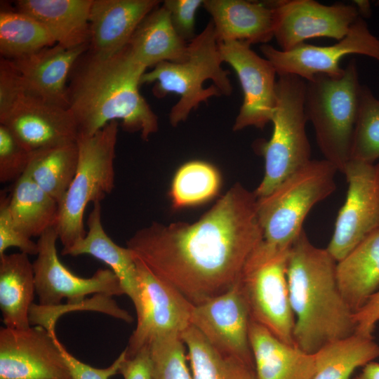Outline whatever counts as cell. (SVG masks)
Masks as SVG:
<instances>
[{
    "label": "cell",
    "instance_id": "18",
    "mask_svg": "<svg viewBox=\"0 0 379 379\" xmlns=\"http://www.w3.org/2000/svg\"><path fill=\"white\" fill-rule=\"evenodd\" d=\"M0 123L30 152L77 141L78 138L74 118L67 107L26 93Z\"/></svg>",
    "mask_w": 379,
    "mask_h": 379
},
{
    "label": "cell",
    "instance_id": "9",
    "mask_svg": "<svg viewBox=\"0 0 379 379\" xmlns=\"http://www.w3.org/2000/svg\"><path fill=\"white\" fill-rule=\"evenodd\" d=\"M290 247L274 246L263 239L248 258L239 283L251 320L281 340L295 345V319L287 281Z\"/></svg>",
    "mask_w": 379,
    "mask_h": 379
},
{
    "label": "cell",
    "instance_id": "19",
    "mask_svg": "<svg viewBox=\"0 0 379 379\" xmlns=\"http://www.w3.org/2000/svg\"><path fill=\"white\" fill-rule=\"evenodd\" d=\"M90 44L65 48L58 44L9 60L19 73L26 93L67 107V82L78 60Z\"/></svg>",
    "mask_w": 379,
    "mask_h": 379
},
{
    "label": "cell",
    "instance_id": "39",
    "mask_svg": "<svg viewBox=\"0 0 379 379\" xmlns=\"http://www.w3.org/2000/svg\"><path fill=\"white\" fill-rule=\"evenodd\" d=\"M20 76L11 62L0 60V119L11 109L19 98L25 93Z\"/></svg>",
    "mask_w": 379,
    "mask_h": 379
},
{
    "label": "cell",
    "instance_id": "1",
    "mask_svg": "<svg viewBox=\"0 0 379 379\" xmlns=\"http://www.w3.org/2000/svg\"><path fill=\"white\" fill-rule=\"evenodd\" d=\"M256 201L253 192L236 183L197 222H154L126 247L154 276L199 304L237 284L263 241Z\"/></svg>",
    "mask_w": 379,
    "mask_h": 379
},
{
    "label": "cell",
    "instance_id": "33",
    "mask_svg": "<svg viewBox=\"0 0 379 379\" xmlns=\"http://www.w3.org/2000/svg\"><path fill=\"white\" fill-rule=\"evenodd\" d=\"M220 186V175L211 164L191 161L182 165L175 173L169 192L175 209L204 203L213 198Z\"/></svg>",
    "mask_w": 379,
    "mask_h": 379
},
{
    "label": "cell",
    "instance_id": "30",
    "mask_svg": "<svg viewBox=\"0 0 379 379\" xmlns=\"http://www.w3.org/2000/svg\"><path fill=\"white\" fill-rule=\"evenodd\" d=\"M79 162L77 141L32 152L26 173L58 204L76 174Z\"/></svg>",
    "mask_w": 379,
    "mask_h": 379
},
{
    "label": "cell",
    "instance_id": "11",
    "mask_svg": "<svg viewBox=\"0 0 379 379\" xmlns=\"http://www.w3.org/2000/svg\"><path fill=\"white\" fill-rule=\"evenodd\" d=\"M260 49L279 76L295 75L306 81L317 74L341 77L345 69L340 66V62L347 55H363L379 62V39L371 32L360 15L346 36L333 45L319 46L303 43L284 51L265 44Z\"/></svg>",
    "mask_w": 379,
    "mask_h": 379
},
{
    "label": "cell",
    "instance_id": "14",
    "mask_svg": "<svg viewBox=\"0 0 379 379\" xmlns=\"http://www.w3.org/2000/svg\"><path fill=\"white\" fill-rule=\"evenodd\" d=\"M55 331L0 328V379H73Z\"/></svg>",
    "mask_w": 379,
    "mask_h": 379
},
{
    "label": "cell",
    "instance_id": "28",
    "mask_svg": "<svg viewBox=\"0 0 379 379\" xmlns=\"http://www.w3.org/2000/svg\"><path fill=\"white\" fill-rule=\"evenodd\" d=\"M8 206L15 224L29 238L56 226L59 204L26 173L15 182Z\"/></svg>",
    "mask_w": 379,
    "mask_h": 379
},
{
    "label": "cell",
    "instance_id": "38",
    "mask_svg": "<svg viewBox=\"0 0 379 379\" xmlns=\"http://www.w3.org/2000/svg\"><path fill=\"white\" fill-rule=\"evenodd\" d=\"M202 0H165L163 6L169 13L171 21L177 34L186 42L195 35L197 11L203 6Z\"/></svg>",
    "mask_w": 379,
    "mask_h": 379
},
{
    "label": "cell",
    "instance_id": "2",
    "mask_svg": "<svg viewBox=\"0 0 379 379\" xmlns=\"http://www.w3.org/2000/svg\"><path fill=\"white\" fill-rule=\"evenodd\" d=\"M73 72L67 86L68 109L78 136H89L113 121L140 132L143 140L158 131V118L139 91L147 68L133 56L128 45L109 57L91 51Z\"/></svg>",
    "mask_w": 379,
    "mask_h": 379
},
{
    "label": "cell",
    "instance_id": "12",
    "mask_svg": "<svg viewBox=\"0 0 379 379\" xmlns=\"http://www.w3.org/2000/svg\"><path fill=\"white\" fill-rule=\"evenodd\" d=\"M343 173L348 188L326 248L338 262L379 229V162L351 159Z\"/></svg>",
    "mask_w": 379,
    "mask_h": 379
},
{
    "label": "cell",
    "instance_id": "13",
    "mask_svg": "<svg viewBox=\"0 0 379 379\" xmlns=\"http://www.w3.org/2000/svg\"><path fill=\"white\" fill-rule=\"evenodd\" d=\"M135 260L141 300L136 311V327L124 349L127 358L149 346L157 338L168 334L181 335L191 326L193 308V304L176 288Z\"/></svg>",
    "mask_w": 379,
    "mask_h": 379
},
{
    "label": "cell",
    "instance_id": "40",
    "mask_svg": "<svg viewBox=\"0 0 379 379\" xmlns=\"http://www.w3.org/2000/svg\"><path fill=\"white\" fill-rule=\"evenodd\" d=\"M58 343L73 379H109L119 373L121 364L126 357L124 350L109 366L97 368L74 357L59 340Z\"/></svg>",
    "mask_w": 379,
    "mask_h": 379
},
{
    "label": "cell",
    "instance_id": "24",
    "mask_svg": "<svg viewBox=\"0 0 379 379\" xmlns=\"http://www.w3.org/2000/svg\"><path fill=\"white\" fill-rule=\"evenodd\" d=\"M93 0H18V11L43 25L56 44L73 48L90 44L89 14Z\"/></svg>",
    "mask_w": 379,
    "mask_h": 379
},
{
    "label": "cell",
    "instance_id": "43",
    "mask_svg": "<svg viewBox=\"0 0 379 379\" xmlns=\"http://www.w3.org/2000/svg\"><path fill=\"white\" fill-rule=\"evenodd\" d=\"M354 379H379V363L371 361L367 364Z\"/></svg>",
    "mask_w": 379,
    "mask_h": 379
},
{
    "label": "cell",
    "instance_id": "23",
    "mask_svg": "<svg viewBox=\"0 0 379 379\" xmlns=\"http://www.w3.org/2000/svg\"><path fill=\"white\" fill-rule=\"evenodd\" d=\"M87 225L88 231L84 237L69 249L62 251V255L78 256L87 254L109 266L118 277L124 293L131 300L136 312L141 300L136 262L130 249L114 243L104 230L100 202L93 203Z\"/></svg>",
    "mask_w": 379,
    "mask_h": 379
},
{
    "label": "cell",
    "instance_id": "16",
    "mask_svg": "<svg viewBox=\"0 0 379 379\" xmlns=\"http://www.w3.org/2000/svg\"><path fill=\"white\" fill-rule=\"evenodd\" d=\"M272 7L274 37L284 51L312 38L340 41L359 16L355 6L343 3L326 6L313 0H291Z\"/></svg>",
    "mask_w": 379,
    "mask_h": 379
},
{
    "label": "cell",
    "instance_id": "5",
    "mask_svg": "<svg viewBox=\"0 0 379 379\" xmlns=\"http://www.w3.org/2000/svg\"><path fill=\"white\" fill-rule=\"evenodd\" d=\"M341 77L317 74L306 81L305 110L324 159L343 173L351 160L361 84L355 60Z\"/></svg>",
    "mask_w": 379,
    "mask_h": 379
},
{
    "label": "cell",
    "instance_id": "31",
    "mask_svg": "<svg viewBox=\"0 0 379 379\" xmlns=\"http://www.w3.org/2000/svg\"><path fill=\"white\" fill-rule=\"evenodd\" d=\"M192 379H257L255 368L220 353L192 325L182 334Z\"/></svg>",
    "mask_w": 379,
    "mask_h": 379
},
{
    "label": "cell",
    "instance_id": "6",
    "mask_svg": "<svg viewBox=\"0 0 379 379\" xmlns=\"http://www.w3.org/2000/svg\"><path fill=\"white\" fill-rule=\"evenodd\" d=\"M119 121H113L89 136L79 135L76 174L59 203L56 230L65 251L86 232L84 214L90 202H101L114 187V158Z\"/></svg>",
    "mask_w": 379,
    "mask_h": 379
},
{
    "label": "cell",
    "instance_id": "22",
    "mask_svg": "<svg viewBox=\"0 0 379 379\" xmlns=\"http://www.w3.org/2000/svg\"><path fill=\"white\" fill-rule=\"evenodd\" d=\"M218 42L243 41L265 44L274 37L273 8L244 0H204Z\"/></svg>",
    "mask_w": 379,
    "mask_h": 379
},
{
    "label": "cell",
    "instance_id": "26",
    "mask_svg": "<svg viewBox=\"0 0 379 379\" xmlns=\"http://www.w3.org/2000/svg\"><path fill=\"white\" fill-rule=\"evenodd\" d=\"M36 293L33 263L22 252L0 256V308L6 327L27 329Z\"/></svg>",
    "mask_w": 379,
    "mask_h": 379
},
{
    "label": "cell",
    "instance_id": "7",
    "mask_svg": "<svg viewBox=\"0 0 379 379\" xmlns=\"http://www.w3.org/2000/svg\"><path fill=\"white\" fill-rule=\"evenodd\" d=\"M337 171L326 159L311 160L267 195L257 197L264 241L277 247L291 246L310 210L336 190Z\"/></svg>",
    "mask_w": 379,
    "mask_h": 379
},
{
    "label": "cell",
    "instance_id": "4",
    "mask_svg": "<svg viewBox=\"0 0 379 379\" xmlns=\"http://www.w3.org/2000/svg\"><path fill=\"white\" fill-rule=\"evenodd\" d=\"M222 62L214 25L210 20L188 44L184 60L157 64L142 75L140 84L154 83L152 93L158 98L169 93L180 95L169 113L170 124L175 127L201 102H207L213 96L232 93L230 72L222 67Z\"/></svg>",
    "mask_w": 379,
    "mask_h": 379
},
{
    "label": "cell",
    "instance_id": "27",
    "mask_svg": "<svg viewBox=\"0 0 379 379\" xmlns=\"http://www.w3.org/2000/svg\"><path fill=\"white\" fill-rule=\"evenodd\" d=\"M128 46L134 58L146 68L165 61L181 62L188 50V44L175 32L163 5L144 18Z\"/></svg>",
    "mask_w": 379,
    "mask_h": 379
},
{
    "label": "cell",
    "instance_id": "35",
    "mask_svg": "<svg viewBox=\"0 0 379 379\" xmlns=\"http://www.w3.org/2000/svg\"><path fill=\"white\" fill-rule=\"evenodd\" d=\"M149 347L152 379H192L187 348L180 335L160 336L154 339Z\"/></svg>",
    "mask_w": 379,
    "mask_h": 379
},
{
    "label": "cell",
    "instance_id": "17",
    "mask_svg": "<svg viewBox=\"0 0 379 379\" xmlns=\"http://www.w3.org/2000/svg\"><path fill=\"white\" fill-rule=\"evenodd\" d=\"M249 309L239 283L227 291L193 305L191 325L220 353L255 368L251 352Z\"/></svg>",
    "mask_w": 379,
    "mask_h": 379
},
{
    "label": "cell",
    "instance_id": "42",
    "mask_svg": "<svg viewBox=\"0 0 379 379\" xmlns=\"http://www.w3.org/2000/svg\"><path fill=\"white\" fill-rule=\"evenodd\" d=\"M355 333L373 338V333L379 321V291L366 304L354 313Z\"/></svg>",
    "mask_w": 379,
    "mask_h": 379
},
{
    "label": "cell",
    "instance_id": "34",
    "mask_svg": "<svg viewBox=\"0 0 379 379\" xmlns=\"http://www.w3.org/2000/svg\"><path fill=\"white\" fill-rule=\"evenodd\" d=\"M379 159V100L371 89L361 86L354 128L351 159L375 164Z\"/></svg>",
    "mask_w": 379,
    "mask_h": 379
},
{
    "label": "cell",
    "instance_id": "36",
    "mask_svg": "<svg viewBox=\"0 0 379 379\" xmlns=\"http://www.w3.org/2000/svg\"><path fill=\"white\" fill-rule=\"evenodd\" d=\"M32 152L27 149L4 125L0 124V182L17 181L29 164Z\"/></svg>",
    "mask_w": 379,
    "mask_h": 379
},
{
    "label": "cell",
    "instance_id": "29",
    "mask_svg": "<svg viewBox=\"0 0 379 379\" xmlns=\"http://www.w3.org/2000/svg\"><path fill=\"white\" fill-rule=\"evenodd\" d=\"M314 356L313 379H350L357 368L379 357V345L373 338L354 333L324 345Z\"/></svg>",
    "mask_w": 379,
    "mask_h": 379
},
{
    "label": "cell",
    "instance_id": "21",
    "mask_svg": "<svg viewBox=\"0 0 379 379\" xmlns=\"http://www.w3.org/2000/svg\"><path fill=\"white\" fill-rule=\"evenodd\" d=\"M249 340L257 379H313L314 354L281 340L252 320Z\"/></svg>",
    "mask_w": 379,
    "mask_h": 379
},
{
    "label": "cell",
    "instance_id": "10",
    "mask_svg": "<svg viewBox=\"0 0 379 379\" xmlns=\"http://www.w3.org/2000/svg\"><path fill=\"white\" fill-rule=\"evenodd\" d=\"M56 227L44 232L37 241L38 253L33 262L39 305L59 306L67 298L70 306L81 307L86 295L93 293L109 297L125 294L117 275L110 269H99L92 277L76 275L60 260L56 249Z\"/></svg>",
    "mask_w": 379,
    "mask_h": 379
},
{
    "label": "cell",
    "instance_id": "3",
    "mask_svg": "<svg viewBox=\"0 0 379 379\" xmlns=\"http://www.w3.org/2000/svg\"><path fill=\"white\" fill-rule=\"evenodd\" d=\"M336 265L326 248L312 244L304 230L291 245L287 281L295 319L293 340L310 354L355 333L354 312L340 290Z\"/></svg>",
    "mask_w": 379,
    "mask_h": 379
},
{
    "label": "cell",
    "instance_id": "25",
    "mask_svg": "<svg viewBox=\"0 0 379 379\" xmlns=\"http://www.w3.org/2000/svg\"><path fill=\"white\" fill-rule=\"evenodd\" d=\"M340 290L354 313L379 288V229L337 262Z\"/></svg>",
    "mask_w": 379,
    "mask_h": 379
},
{
    "label": "cell",
    "instance_id": "8",
    "mask_svg": "<svg viewBox=\"0 0 379 379\" xmlns=\"http://www.w3.org/2000/svg\"><path fill=\"white\" fill-rule=\"evenodd\" d=\"M306 81L292 74L280 75L277 81V105L272 116L270 139L259 143L265 159V173L253 192L256 197L267 195L311 159V146L305 126Z\"/></svg>",
    "mask_w": 379,
    "mask_h": 379
},
{
    "label": "cell",
    "instance_id": "37",
    "mask_svg": "<svg viewBox=\"0 0 379 379\" xmlns=\"http://www.w3.org/2000/svg\"><path fill=\"white\" fill-rule=\"evenodd\" d=\"M9 197L1 194L0 199V256L6 249L16 247L27 255L38 253V244L26 236L15 224L9 210Z\"/></svg>",
    "mask_w": 379,
    "mask_h": 379
},
{
    "label": "cell",
    "instance_id": "41",
    "mask_svg": "<svg viewBox=\"0 0 379 379\" xmlns=\"http://www.w3.org/2000/svg\"><path fill=\"white\" fill-rule=\"evenodd\" d=\"M119 373L124 379H152V363L149 346L141 349L132 357H125Z\"/></svg>",
    "mask_w": 379,
    "mask_h": 379
},
{
    "label": "cell",
    "instance_id": "20",
    "mask_svg": "<svg viewBox=\"0 0 379 379\" xmlns=\"http://www.w3.org/2000/svg\"><path fill=\"white\" fill-rule=\"evenodd\" d=\"M157 0H93L89 14L90 49L112 56L129 43L144 18L159 6Z\"/></svg>",
    "mask_w": 379,
    "mask_h": 379
},
{
    "label": "cell",
    "instance_id": "44",
    "mask_svg": "<svg viewBox=\"0 0 379 379\" xmlns=\"http://www.w3.org/2000/svg\"><path fill=\"white\" fill-rule=\"evenodd\" d=\"M356 8L361 17H368L371 15V6L368 1H354Z\"/></svg>",
    "mask_w": 379,
    "mask_h": 379
},
{
    "label": "cell",
    "instance_id": "32",
    "mask_svg": "<svg viewBox=\"0 0 379 379\" xmlns=\"http://www.w3.org/2000/svg\"><path fill=\"white\" fill-rule=\"evenodd\" d=\"M56 44L48 29L32 16L20 11L0 13V52L13 60Z\"/></svg>",
    "mask_w": 379,
    "mask_h": 379
},
{
    "label": "cell",
    "instance_id": "15",
    "mask_svg": "<svg viewBox=\"0 0 379 379\" xmlns=\"http://www.w3.org/2000/svg\"><path fill=\"white\" fill-rule=\"evenodd\" d=\"M218 44L222 61L234 69L244 94L233 131L249 126L264 128L272 121L277 105V73L274 67L246 41H226Z\"/></svg>",
    "mask_w": 379,
    "mask_h": 379
}]
</instances>
